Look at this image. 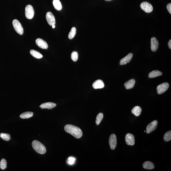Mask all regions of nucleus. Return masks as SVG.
<instances>
[{
    "label": "nucleus",
    "mask_w": 171,
    "mask_h": 171,
    "mask_svg": "<svg viewBox=\"0 0 171 171\" xmlns=\"http://www.w3.org/2000/svg\"><path fill=\"white\" fill-rule=\"evenodd\" d=\"M46 19L49 25L52 26L55 25V20L54 16L51 12H48L46 14Z\"/></svg>",
    "instance_id": "9"
},
{
    "label": "nucleus",
    "mask_w": 171,
    "mask_h": 171,
    "mask_svg": "<svg viewBox=\"0 0 171 171\" xmlns=\"http://www.w3.org/2000/svg\"><path fill=\"white\" fill-rule=\"evenodd\" d=\"M53 4L54 7L56 10H60L62 9V5L59 0H53Z\"/></svg>",
    "instance_id": "22"
},
{
    "label": "nucleus",
    "mask_w": 171,
    "mask_h": 171,
    "mask_svg": "<svg viewBox=\"0 0 171 171\" xmlns=\"http://www.w3.org/2000/svg\"><path fill=\"white\" fill-rule=\"evenodd\" d=\"M167 8L169 12L171 14V4L169 3L167 5Z\"/></svg>",
    "instance_id": "30"
},
{
    "label": "nucleus",
    "mask_w": 171,
    "mask_h": 171,
    "mask_svg": "<svg viewBox=\"0 0 171 171\" xmlns=\"http://www.w3.org/2000/svg\"><path fill=\"white\" fill-rule=\"evenodd\" d=\"M133 54L130 53L127 55L126 56L123 58L120 61V64L121 65H125L130 62L133 57Z\"/></svg>",
    "instance_id": "13"
},
{
    "label": "nucleus",
    "mask_w": 171,
    "mask_h": 171,
    "mask_svg": "<svg viewBox=\"0 0 171 171\" xmlns=\"http://www.w3.org/2000/svg\"><path fill=\"white\" fill-rule=\"evenodd\" d=\"M142 112V109L140 106H135L132 109V112L136 116H139L140 115Z\"/></svg>",
    "instance_id": "18"
},
{
    "label": "nucleus",
    "mask_w": 171,
    "mask_h": 171,
    "mask_svg": "<svg viewBox=\"0 0 171 171\" xmlns=\"http://www.w3.org/2000/svg\"><path fill=\"white\" fill-rule=\"evenodd\" d=\"M52 28H54L55 27V25H53L52 26Z\"/></svg>",
    "instance_id": "32"
},
{
    "label": "nucleus",
    "mask_w": 171,
    "mask_h": 171,
    "mask_svg": "<svg viewBox=\"0 0 171 171\" xmlns=\"http://www.w3.org/2000/svg\"><path fill=\"white\" fill-rule=\"evenodd\" d=\"M106 1H112V0H105Z\"/></svg>",
    "instance_id": "33"
},
{
    "label": "nucleus",
    "mask_w": 171,
    "mask_h": 171,
    "mask_svg": "<svg viewBox=\"0 0 171 171\" xmlns=\"http://www.w3.org/2000/svg\"><path fill=\"white\" fill-rule=\"evenodd\" d=\"M78 58V55L76 52H73L71 54V58L73 61H76Z\"/></svg>",
    "instance_id": "28"
},
{
    "label": "nucleus",
    "mask_w": 171,
    "mask_h": 171,
    "mask_svg": "<svg viewBox=\"0 0 171 171\" xmlns=\"http://www.w3.org/2000/svg\"><path fill=\"white\" fill-rule=\"evenodd\" d=\"M125 141L128 145H134L135 144V138L134 135L130 133H127L125 136Z\"/></svg>",
    "instance_id": "10"
},
{
    "label": "nucleus",
    "mask_w": 171,
    "mask_h": 171,
    "mask_svg": "<svg viewBox=\"0 0 171 171\" xmlns=\"http://www.w3.org/2000/svg\"><path fill=\"white\" fill-rule=\"evenodd\" d=\"M109 143L111 149L114 150L115 149L117 144V139L116 135L112 134L111 135L109 138Z\"/></svg>",
    "instance_id": "7"
},
{
    "label": "nucleus",
    "mask_w": 171,
    "mask_h": 171,
    "mask_svg": "<svg viewBox=\"0 0 171 171\" xmlns=\"http://www.w3.org/2000/svg\"><path fill=\"white\" fill-rule=\"evenodd\" d=\"M135 81L134 79H132L126 82L124 84V86L126 89H132L134 87Z\"/></svg>",
    "instance_id": "16"
},
{
    "label": "nucleus",
    "mask_w": 171,
    "mask_h": 171,
    "mask_svg": "<svg viewBox=\"0 0 171 171\" xmlns=\"http://www.w3.org/2000/svg\"><path fill=\"white\" fill-rule=\"evenodd\" d=\"M157 125V121L155 120L152 121L148 124L146 127L147 133L149 134L155 130L156 129Z\"/></svg>",
    "instance_id": "8"
},
{
    "label": "nucleus",
    "mask_w": 171,
    "mask_h": 171,
    "mask_svg": "<svg viewBox=\"0 0 171 171\" xmlns=\"http://www.w3.org/2000/svg\"><path fill=\"white\" fill-rule=\"evenodd\" d=\"M92 86L94 89H100L104 87V84L102 81L98 79L95 81L93 84Z\"/></svg>",
    "instance_id": "14"
},
{
    "label": "nucleus",
    "mask_w": 171,
    "mask_h": 171,
    "mask_svg": "<svg viewBox=\"0 0 171 171\" xmlns=\"http://www.w3.org/2000/svg\"><path fill=\"white\" fill-rule=\"evenodd\" d=\"M140 7L142 10L146 13L151 12L153 10L152 5L147 2H144L141 3Z\"/></svg>",
    "instance_id": "6"
},
{
    "label": "nucleus",
    "mask_w": 171,
    "mask_h": 171,
    "mask_svg": "<svg viewBox=\"0 0 171 171\" xmlns=\"http://www.w3.org/2000/svg\"><path fill=\"white\" fill-rule=\"evenodd\" d=\"M30 53L33 56L37 59H40L43 57V55L40 52L33 49H31L30 51Z\"/></svg>",
    "instance_id": "20"
},
{
    "label": "nucleus",
    "mask_w": 171,
    "mask_h": 171,
    "mask_svg": "<svg viewBox=\"0 0 171 171\" xmlns=\"http://www.w3.org/2000/svg\"><path fill=\"white\" fill-rule=\"evenodd\" d=\"M103 114L102 113H100L97 115L96 120V123L97 125L100 124L103 119Z\"/></svg>",
    "instance_id": "25"
},
{
    "label": "nucleus",
    "mask_w": 171,
    "mask_h": 171,
    "mask_svg": "<svg viewBox=\"0 0 171 171\" xmlns=\"http://www.w3.org/2000/svg\"><path fill=\"white\" fill-rule=\"evenodd\" d=\"M34 15V11L32 6L27 5L25 8V15L27 18L28 19H32Z\"/></svg>",
    "instance_id": "4"
},
{
    "label": "nucleus",
    "mask_w": 171,
    "mask_h": 171,
    "mask_svg": "<svg viewBox=\"0 0 171 171\" xmlns=\"http://www.w3.org/2000/svg\"><path fill=\"white\" fill-rule=\"evenodd\" d=\"M32 146L36 152L38 153L43 154L45 153L46 149L44 145L37 140H34L32 142Z\"/></svg>",
    "instance_id": "2"
},
{
    "label": "nucleus",
    "mask_w": 171,
    "mask_h": 171,
    "mask_svg": "<svg viewBox=\"0 0 171 171\" xmlns=\"http://www.w3.org/2000/svg\"><path fill=\"white\" fill-rule=\"evenodd\" d=\"M64 130L66 132L69 133L76 139H79L82 136V132L79 127L75 126L68 124L64 127Z\"/></svg>",
    "instance_id": "1"
},
{
    "label": "nucleus",
    "mask_w": 171,
    "mask_h": 171,
    "mask_svg": "<svg viewBox=\"0 0 171 171\" xmlns=\"http://www.w3.org/2000/svg\"><path fill=\"white\" fill-rule=\"evenodd\" d=\"M0 137L3 140L6 141H9L10 139V135L7 133H1L0 134Z\"/></svg>",
    "instance_id": "24"
},
{
    "label": "nucleus",
    "mask_w": 171,
    "mask_h": 171,
    "mask_svg": "<svg viewBox=\"0 0 171 171\" xmlns=\"http://www.w3.org/2000/svg\"><path fill=\"white\" fill-rule=\"evenodd\" d=\"M33 115V113L31 112H27L21 114L20 117L22 119H26L32 117Z\"/></svg>",
    "instance_id": "21"
},
{
    "label": "nucleus",
    "mask_w": 171,
    "mask_h": 171,
    "mask_svg": "<svg viewBox=\"0 0 171 171\" xmlns=\"http://www.w3.org/2000/svg\"><path fill=\"white\" fill-rule=\"evenodd\" d=\"M7 167V161L4 159H2L0 162V168L2 170H4Z\"/></svg>",
    "instance_id": "27"
},
{
    "label": "nucleus",
    "mask_w": 171,
    "mask_h": 171,
    "mask_svg": "<svg viewBox=\"0 0 171 171\" xmlns=\"http://www.w3.org/2000/svg\"><path fill=\"white\" fill-rule=\"evenodd\" d=\"M76 33V28L75 27L72 28L71 30L70 31L68 37L70 39H72L74 38Z\"/></svg>",
    "instance_id": "23"
},
{
    "label": "nucleus",
    "mask_w": 171,
    "mask_h": 171,
    "mask_svg": "<svg viewBox=\"0 0 171 171\" xmlns=\"http://www.w3.org/2000/svg\"><path fill=\"white\" fill-rule=\"evenodd\" d=\"M164 140L166 142L169 141L171 140V131L167 132L164 135L163 137Z\"/></svg>",
    "instance_id": "26"
},
{
    "label": "nucleus",
    "mask_w": 171,
    "mask_h": 171,
    "mask_svg": "<svg viewBox=\"0 0 171 171\" xmlns=\"http://www.w3.org/2000/svg\"><path fill=\"white\" fill-rule=\"evenodd\" d=\"M13 25L15 30L20 35H22L24 33V29L20 22L17 19L13 21Z\"/></svg>",
    "instance_id": "3"
},
{
    "label": "nucleus",
    "mask_w": 171,
    "mask_h": 171,
    "mask_svg": "<svg viewBox=\"0 0 171 171\" xmlns=\"http://www.w3.org/2000/svg\"><path fill=\"white\" fill-rule=\"evenodd\" d=\"M169 85L167 82H164L160 84L157 87V93L161 94L163 93L169 88Z\"/></svg>",
    "instance_id": "5"
},
{
    "label": "nucleus",
    "mask_w": 171,
    "mask_h": 171,
    "mask_svg": "<svg viewBox=\"0 0 171 171\" xmlns=\"http://www.w3.org/2000/svg\"><path fill=\"white\" fill-rule=\"evenodd\" d=\"M142 166L144 168L147 169H152L155 168V166L152 162L150 161H146L143 163Z\"/></svg>",
    "instance_id": "17"
},
{
    "label": "nucleus",
    "mask_w": 171,
    "mask_h": 171,
    "mask_svg": "<svg viewBox=\"0 0 171 171\" xmlns=\"http://www.w3.org/2000/svg\"><path fill=\"white\" fill-rule=\"evenodd\" d=\"M56 106V104L53 102H46L43 103L40 106L42 109H53Z\"/></svg>",
    "instance_id": "15"
},
{
    "label": "nucleus",
    "mask_w": 171,
    "mask_h": 171,
    "mask_svg": "<svg viewBox=\"0 0 171 171\" xmlns=\"http://www.w3.org/2000/svg\"><path fill=\"white\" fill-rule=\"evenodd\" d=\"M159 43L158 40L155 37H152L151 39V49L152 52H155L158 49Z\"/></svg>",
    "instance_id": "11"
},
{
    "label": "nucleus",
    "mask_w": 171,
    "mask_h": 171,
    "mask_svg": "<svg viewBox=\"0 0 171 171\" xmlns=\"http://www.w3.org/2000/svg\"><path fill=\"white\" fill-rule=\"evenodd\" d=\"M36 43L37 45L43 49H47L48 46L46 42L42 39L39 38L36 40Z\"/></svg>",
    "instance_id": "12"
},
{
    "label": "nucleus",
    "mask_w": 171,
    "mask_h": 171,
    "mask_svg": "<svg viewBox=\"0 0 171 171\" xmlns=\"http://www.w3.org/2000/svg\"><path fill=\"white\" fill-rule=\"evenodd\" d=\"M162 72L158 70H153L150 73L148 76L150 78H153L162 75Z\"/></svg>",
    "instance_id": "19"
},
{
    "label": "nucleus",
    "mask_w": 171,
    "mask_h": 171,
    "mask_svg": "<svg viewBox=\"0 0 171 171\" xmlns=\"http://www.w3.org/2000/svg\"><path fill=\"white\" fill-rule=\"evenodd\" d=\"M144 132H146V130H145Z\"/></svg>",
    "instance_id": "34"
},
{
    "label": "nucleus",
    "mask_w": 171,
    "mask_h": 171,
    "mask_svg": "<svg viewBox=\"0 0 171 171\" xmlns=\"http://www.w3.org/2000/svg\"><path fill=\"white\" fill-rule=\"evenodd\" d=\"M168 46L169 49H171V40H169L168 43Z\"/></svg>",
    "instance_id": "31"
},
{
    "label": "nucleus",
    "mask_w": 171,
    "mask_h": 171,
    "mask_svg": "<svg viewBox=\"0 0 171 171\" xmlns=\"http://www.w3.org/2000/svg\"><path fill=\"white\" fill-rule=\"evenodd\" d=\"M75 158L73 157H70L68 158V163L70 165L73 164L75 161Z\"/></svg>",
    "instance_id": "29"
}]
</instances>
